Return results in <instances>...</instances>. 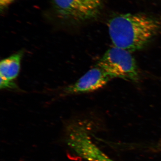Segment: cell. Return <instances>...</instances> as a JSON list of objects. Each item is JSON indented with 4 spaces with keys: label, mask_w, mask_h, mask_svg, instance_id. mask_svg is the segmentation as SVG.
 I'll use <instances>...</instances> for the list:
<instances>
[{
    "label": "cell",
    "mask_w": 161,
    "mask_h": 161,
    "mask_svg": "<svg viewBox=\"0 0 161 161\" xmlns=\"http://www.w3.org/2000/svg\"><path fill=\"white\" fill-rule=\"evenodd\" d=\"M114 46L131 53L145 47L161 29V20L149 15L125 14L115 16L108 23Z\"/></svg>",
    "instance_id": "6da1fadb"
},
{
    "label": "cell",
    "mask_w": 161,
    "mask_h": 161,
    "mask_svg": "<svg viewBox=\"0 0 161 161\" xmlns=\"http://www.w3.org/2000/svg\"><path fill=\"white\" fill-rule=\"evenodd\" d=\"M132 53L114 46L105 53L97 64L112 79L118 78L136 82L140 79L137 63Z\"/></svg>",
    "instance_id": "7a4b0ae2"
},
{
    "label": "cell",
    "mask_w": 161,
    "mask_h": 161,
    "mask_svg": "<svg viewBox=\"0 0 161 161\" xmlns=\"http://www.w3.org/2000/svg\"><path fill=\"white\" fill-rule=\"evenodd\" d=\"M86 122L72 121L67 128V143L76 153L89 161H112L92 142L87 133Z\"/></svg>",
    "instance_id": "3957f363"
},
{
    "label": "cell",
    "mask_w": 161,
    "mask_h": 161,
    "mask_svg": "<svg viewBox=\"0 0 161 161\" xmlns=\"http://www.w3.org/2000/svg\"><path fill=\"white\" fill-rule=\"evenodd\" d=\"M56 13L64 19L86 22L96 17L103 6L104 0H52Z\"/></svg>",
    "instance_id": "277c9868"
},
{
    "label": "cell",
    "mask_w": 161,
    "mask_h": 161,
    "mask_svg": "<svg viewBox=\"0 0 161 161\" xmlns=\"http://www.w3.org/2000/svg\"><path fill=\"white\" fill-rule=\"evenodd\" d=\"M112 78L96 64L74 83L68 86L60 92L61 97L94 92L105 86Z\"/></svg>",
    "instance_id": "5b68a950"
},
{
    "label": "cell",
    "mask_w": 161,
    "mask_h": 161,
    "mask_svg": "<svg viewBox=\"0 0 161 161\" xmlns=\"http://www.w3.org/2000/svg\"><path fill=\"white\" fill-rule=\"evenodd\" d=\"M23 55L24 51L20 50L1 60L0 63L1 78L14 81L19 74Z\"/></svg>",
    "instance_id": "8992f818"
},
{
    "label": "cell",
    "mask_w": 161,
    "mask_h": 161,
    "mask_svg": "<svg viewBox=\"0 0 161 161\" xmlns=\"http://www.w3.org/2000/svg\"><path fill=\"white\" fill-rule=\"evenodd\" d=\"M0 89L1 90H18L19 86L14 81H11L1 78L0 82Z\"/></svg>",
    "instance_id": "52a82bcc"
},
{
    "label": "cell",
    "mask_w": 161,
    "mask_h": 161,
    "mask_svg": "<svg viewBox=\"0 0 161 161\" xmlns=\"http://www.w3.org/2000/svg\"><path fill=\"white\" fill-rule=\"evenodd\" d=\"M17 0H0V11L1 12L5 11L9 5Z\"/></svg>",
    "instance_id": "ba28073f"
}]
</instances>
